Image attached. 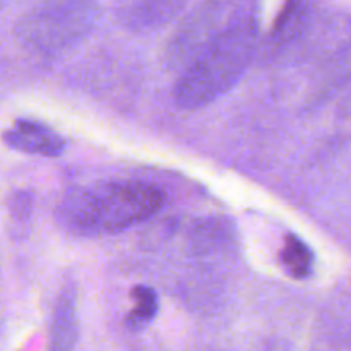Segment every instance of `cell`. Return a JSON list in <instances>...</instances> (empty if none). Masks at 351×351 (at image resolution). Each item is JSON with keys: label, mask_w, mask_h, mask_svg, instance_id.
I'll return each mask as SVG.
<instances>
[{"label": "cell", "mask_w": 351, "mask_h": 351, "mask_svg": "<svg viewBox=\"0 0 351 351\" xmlns=\"http://www.w3.org/2000/svg\"><path fill=\"white\" fill-rule=\"evenodd\" d=\"M165 192L146 182H101L72 189L58 206L62 226L75 235H106L141 225L163 209Z\"/></svg>", "instance_id": "1"}, {"label": "cell", "mask_w": 351, "mask_h": 351, "mask_svg": "<svg viewBox=\"0 0 351 351\" xmlns=\"http://www.w3.org/2000/svg\"><path fill=\"white\" fill-rule=\"evenodd\" d=\"M259 41L252 16L233 17L225 29L180 71L173 96L182 110H199L230 91L249 69Z\"/></svg>", "instance_id": "2"}, {"label": "cell", "mask_w": 351, "mask_h": 351, "mask_svg": "<svg viewBox=\"0 0 351 351\" xmlns=\"http://www.w3.org/2000/svg\"><path fill=\"white\" fill-rule=\"evenodd\" d=\"M96 0H47L17 23L16 33L26 47L58 53L84 40L99 21Z\"/></svg>", "instance_id": "3"}, {"label": "cell", "mask_w": 351, "mask_h": 351, "mask_svg": "<svg viewBox=\"0 0 351 351\" xmlns=\"http://www.w3.org/2000/svg\"><path fill=\"white\" fill-rule=\"evenodd\" d=\"M225 0H206L184 17L165 48V62L170 69L187 67L232 21Z\"/></svg>", "instance_id": "4"}, {"label": "cell", "mask_w": 351, "mask_h": 351, "mask_svg": "<svg viewBox=\"0 0 351 351\" xmlns=\"http://www.w3.org/2000/svg\"><path fill=\"white\" fill-rule=\"evenodd\" d=\"M2 139L12 149L45 158H57L65 149V141L38 120L19 119L12 129L3 132Z\"/></svg>", "instance_id": "5"}, {"label": "cell", "mask_w": 351, "mask_h": 351, "mask_svg": "<svg viewBox=\"0 0 351 351\" xmlns=\"http://www.w3.org/2000/svg\"><path fill=\"white\" fill-rule=\"evenodd\" d=\"M192 0H136L123 12L122 21L134 31H153L180 16Z\"/></svg>", "instance_id": "6"}, {"label": "cell", "mask_w": 351, "mask_h": 351, "mask_svg": "<svg viewBox=\"0 0 351 351\" xmlns=\"http://www.w3.org/2000/svg\"><path fill=\"white\" fill-rule=\"evenodd\" d=\"M312 0H285L269 33L271 45L276 48L297 43L311 26Z\"/></svg>", "instance_id": "7"}, {"label": "cell", "mask_w": 351, "mask_h": 351, "mask_svg": "<svg viewBox=\"0 0 351 351\" xmlns=\"http://www.w3.org/2000/svg\"><path fill=\"white\" fill-rule=\"evenodd\" d=\"M79 324L74 288H62L50 326V351H72L77 345Z\"/></svg>", "instance_id": "8"}, {"label": "cell", "mask_w": 351, "mask_h": 351, "mask_svg": "<svg viewBox=\"0 0 351 351\" xmlns=\"http://www.w3.org/2000/svg\"><path fill=\"white\" fill-rule=\"evenodd\" d=\"M281 266L293 280H307L314 271V252L300 237L288 235L280 252Z\"/></svg>", "instance_id": "9"}, {"label": "cell", "mask_w": 351, "mask_h": 351, "mask_svg": "<svg viewBox=\"0 0 351 351\" xmlns=\"http://www.w3.org/2000/svg\"><path fill=\"white\" fill-rule=\"evenodd\" d=\"M134 300V308L127 314L125 326L129 331H143L144 328L154 321L160 311V298H158L156 291L153 288L146 287V285H139L130 293Z\"/></svg>", "instance_id": "10"}, {"label": "cell", "mask_w": 351, "mask_h": 351, "mask_svg": "<svg viewBox=\"0 0 351 351\" xmlns=\"http://www.w3.org/2000/svg\"><path fill=\"white\" fill-rule=\"evenodd\" d=\"M10 215V230L17 233V239H23L29 230L33 219V194L29 191H16L7 201Z\"/></svg>", "instance_id": "11"}]
</instances>
